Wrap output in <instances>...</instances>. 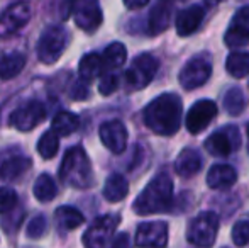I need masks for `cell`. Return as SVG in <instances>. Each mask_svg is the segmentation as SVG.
<instances>
[{
  "mask_svg": "<svg viewBox=\"0 0 249 248\" xmlns=\"http://www.w3.org/2000/svg\"><path fill=\"white\" fill-rule=\"evenodd\" d=\"M183 117L181 99L177 94H163L151 100L144 107L142 119L153 133L160 136H171L180 129Z\"/></svg>",
  "mask_w": 249,
  "mask_h": 248,
  "instance_id": "obj_1",
  "label": "cell"
},
{
  "mask_svg": "<svg viewBox=\"0 0 249 248\" xmlns=\"http://www.w3.org/2000/svg\"><path fill=\"white\" fill-rule=\"evenodd\" d=\"M173 206V182L168 173H158L134 201V211L139 216L171 211Z\"/></svg>",
  "mask_w": 249,
  "mask_h": 248,
  "instance_id": "obj_2",
  "label": "cell"
},
{
  "mask_svg": "<svg viewBox=\"0 0 249 248\" xmlns=\"http://www.w3.org/2000/svg\"><path fill=\"white\" fill-rule=\"evenodd\" d=\"M59 179L76 189H87L92 186V163H90L85 150L80 148V146H73L66 152L61 167H59Z\"/></svg>",
  "mask_w": 249,
  "mask_h": 248,
  "instance_id": "obj_3",
  "label": "cell"
},
{
  "mask_svg": "<svg viewBox=\"0 0 249 248\" xmlns=\"http://www.w3.org/2000/svg\"><path fill=\"white\" fill-rule=\"evenodd\" d=\"M217 231H219V216L213 211H203L190 221L187 240L194 247L210 248L215 243Z\"/></svg>",
  "mask_w": 249,
  "mask_h": 248,
  "instance_id": "obj_4",
  "label": "cell"
},
{
  "mask_svg": "<svg viewBox=\"0 0 249 248\" xmlns=\"http://www.w3.org/2000/svg\"><path fill=\"white\" fill-rule=\"evenodd\" d=\"M66 46H68V33L65 27L50 26L44 29V33L41 34L39 41H37V58L46 65H53L61 58Z\"/></svg>",
  "mask_w": 249,
  "mask_h": 248,
  "instance_id": "obj_5",
  "label": "cell"
},
{
  "mask_svg": "<svg viewBox=\"0 0 249 248\" xmlns=\"http://www.w3.org/2000/svg\"><path fill=\"white\" fill-rule=\"evenodd\" d=\"M158 68H160V61L149 53L139 55L132 65L125 72V83L131 87L132 90H141L148 87L151 80L154 78Z\"/></svg>",
  "mask_w": 249,
  "mask_h": 248,
  "instance_id": "obj_6",
  "label": "cell"
},
{
  "mask_svg": "<svg viewBox=\"0 0 249 248\" xmlns=\"http://www.w3.org/2000/svg\"><path fill=\"white\" fill-rule=\"evenodd\" d=\"M70 14L76 26L85 33L97 31L104 20L99 0H70Z\"/></svg>",
  "mask_w": 249,
  "mask_h": 248,
  "instance_id": "obj_7",
  "label": "cell"
},
{
  "mask_svg": "<svg viewBox=\"0 0 249 248\" xmlns=\"http://www.w3.org/2000/svg\"><path fill=\"white\" fill-rule=\"evenodd\" d=\"M121 218L115 214H104L97 218L83 235V245L85 248H104L107 240L115 231Z\"/></svg>",
  "mask_w": 249,
  "mask_h": 248,
  "instance_id": "obj_8",
  "label": "cell"
},
{
  "mask_svg": "<svg viewBox=\"0 0 249 248\" xmlns=\"http://www.w3.org/2000/svg\"><path fill=\"white\" fill-rule=\"evenodd\" d=\"M212 75V65L205 57H195L192 58L187 65L181 68L178 80L180 85L187 90H195L202 87Z\"/></svg>",
  "mask_w": 249,
  "mask_h": 248,
  "instance_id": "obj_9",
  "label": "cell"
},
{
  "mask_svg": "<svg viewBox=\"0 0 249 248\" xmlns=\"http://www.w3.org/2000/svg\"><path fill=\"white\" fill-rule=\"evenodd\" d=\"M44 117H46V107L43 106V102L29 100V102L22 104L10 114L9 123L19 131H31L39 123H43Z\"/></svg>",
  "mask_w": 249,
  "mask_h": 248,
  "instance_id": "obj_10",
  "label": "cell"
},
{
  "mask_svg": "<svg viewBox=\"0 0 249 248\" xmlns=\"http://www.w3.org/2000/svg\"><path fill=\"white\" fill-rule=\"evenodd\" d=\"M241 145V134L236 126H226V129L210 134L205 141V150L212 156H229Z\"/></svg>",
  "mask_w": 249,
  "mask_h": 248,
  "instance_id": "obj_11",
  "label": "cell"
},
{
  "mask_svg": "<svg viewBox=\"0 0 249 248\" xmlns=\"http://www.w3.org/2000/svg\"><path fill=\"white\" fill-rule=\"evenodd\" d=\"M31 19V7L27 2H16L0 14V36H10L22 29Z\"/></svg>",
  "mask_w": 249,
  "mask_h": 248,
  "instance_id": "obj_12",
  "label": "cell"
},
{
  "mask_svg": "<svg viewBox=\"0 0 249 248\" xmlns=\"http://www.w3.org/2000/svg\"><path fill=\"white\" fill-rule=\"evenodd\" d=\"M168 243V225L164 221L141 223L136 229V245L141 248H164Z\"/></svg>",
  "mask_w": 249,
  "mask_h": 248,
  "instance_id": "obj_13",
  "label": "cell"
},
{
  "mask_svg": "<svg viewBox=\"0 0 249 248\" xmlns=\"http://www.w3.org/2000/svg\"><path fill=\"white\" fill-rule=\"evenodd\" d=\"M215 116H217L215 102L210 99H202L188 109L185 124H187V129L192 134H198V133H202L210 124V121Z\"/></svg>",
  "mask_w": 249,
  "mask_h": 248,
  "instance_id": "obj_14",
  "label": "cell"
},
{
  "mask_svg": "<svg viewBox=\"0 0 249 248\" xmlns=\"http://www.w3.org/2000/svg\"><path fill=\"white\" fill-rule=\"evenodd\" d=\"M31 167V160L19 150H5L0 153V179L16 180L26 173Z\"/></svg>",
  "mask_w": 249,
  "mask_h": 248,
  "instance_id": "obj_15",
  "label": "cell"
},
{
  "mask_svg": "<svg viewBox=\"0 0 249 248\" xmlns=\"http://www.w3.org/2000/svg\"><path fill=\"white\" fill-rule=\"evenodd\" d=\"M99 134L105 148L115 155H121L127 146V129L119 119H112L102 124Z\"/></svg>",
  "mask_w": 249,
  "mask_h": 248,
  "instance_id": "obj_16",
  "label": "cell"
},
{
  "mask_svg": "<svg viewBox=\"0 0 249 248\" xmlns=\"http://www.w3.org/2000/svg\"><path fill=\"white\" fill-rule=\"evenodd\" d=\"M224 41L229 48H239L249 43V5L236 12L224 36Z\"/></svg>",
  "mask_w": 249,
  "mask_h": 248,
  "instance_id": "obj_17",
  "label": "cell"
},
{
  "mask_svg": "<svg viewBox=\"0 0 249 248\" xmlns=\"http://www.w3.org/2000/svg\"><path fill=\"white\" fill-rule=\"evenodd\" d=\"M177 0H158L148 17V33L151 36L161 34L170 27Z\"/></svg>",
  "mask_w": 249,
  "mask_h": 248,
  "instance_id": "obj_18",
  "label": "cell"
},
{
  "mask_svg": "<svg viewBox=\"0 0 249 248\" xmlns=\"http://www.w3.org/2000/svg\"><path fill=\"white\" fill-rule=\"evenodd\" d=\"M203 17H205V10L202 5H190L185 10H180L175 20V27H177L178 36H190L195 31L202 26Z\"/></svg>",
  "mask_w": 249,
  "mask_h": 248,
  "instance_id": "obj_19",
  "label": "cell"
},
{
  "mask_svg": "<svg viewBox=\"0 0 249 248\" xmlns=\"http://www.w3.org/2000/svg\"><path fill=\"white\" fill-rule=\"evenodd\" d=\"M237 172L231 165L226 163H219V165L210 167L209 173H207V186L215 191H222V189H229L236 184Z\"/></svg>",
  "mask_w": 249,
  "mask_h": 248,
  "instance_id": "obj_20",
  "label": "cell"
},
{
  "mask_svg": "<svg viewBox=\"0 0 249 248\" xmlns=\"http://www.w3.org/2000/svg\"><path fill=\"white\" fill-rule=\"evenodd\" d=\"M200 169H202V156L194 148H185L178 155V158L175 160V170H177L178 175L185 177V179L197 175Z\"/></svg>",
  "mask_w": 249,
  "mask_h": 248,
  "instance_id": "obj_21",
  "label": "cell"
},
{
  "mask_svg": "<svg viewBox=\"0 0 249 248\" xmlns=\"http://www.w3.org/2000/svg\"><path fill=\"white\" fill-rule=\"evenodd\" d=\"M78 73H80V80L83 82H92L97 76H100L104 73V61L99 53H89L80 60L78 65Z\"/></svg>",
  "mask_w": 249,
  "mask_h": 248,
  "instance_id": "obj_22",
  "label": "cell"
},
{
  "mask_svg": "<svg viewBox=\"0 0 249 248\" xmlns=\"http://www.w3.org/2000/svg\"><path fill=\"white\" fill-rule=\"evenodd\" d=\"M26 66V57L22 53H7L0 57V78L10 80L17 76Z\"/></svg>",
  "mask_w": 249,
  "mask_h": 248,
  "instance_id": "obj_23",
  "label": "cell"
},
{
  "mask_svg": "<svg viewBox=\"0 0 249 248\" xmlns=\"http://www.w3.org/2000/svg\"><path fill=\"white\" fill-rule=\"evenodd\" d=\"M129 192V184L121 173H112L107 179L104 187V197L108 202H119L127 195Z\"/></svg>",
  "mask_w": 249,
  "mask_h": 248,
  "instance_id": "obj_24",
  "label": "cell"
},
{
  "mask_svg": "<svg viewBox=\"0 0 249 248\" xmlns=\"http://www.w3.org/2000/svg\"><path fill=\"white\" fill-rule=\"evenodd\" d=\"M54 218L58 221V225L61 226L65 231H71L76 229L78 226H82L85 223V216L75 208H70V206H61V208L56 209Z\"/></svg>",
  "mask_w": 249,
  "mask_h": 248,
  "instance_id": "obj_25",
  "label": "cell"
},
{
  "mask_svg": "<svg viewBox=\"0 0 249 248\" xmlns=\"http://www.w3.org/2000/svg\"><path fill=\"white\" fill-rule=\"evenodd\" d=\"M127 60V50L122 43H112L105 48L104 55H102V61H104V70H117Z\"/></svg>",
  "mask_w": 249,
  "mask_h": 248,
  "instance_id": "obj_26",
  "label": "cell"
},
{
  "mask_svg": "<svg viewBox=\"0 0 249 248\" xmlns=\"http://www.w3.org/2000/svg\"><path fill=\"white\" fill-rule=\"evenodd\" d=\"M78 124H80V119L76 114L68 113V111H61V113L56 114L54 119H53L51 131L56 133L58 136H68L76 131Z\"/></svg>",
  "mask_w": 249,
  "mask_h": 248,
  "instance_id": "obj_27",
  "label": "cell"
},
{
  "mask_svg": "<svg viewBox=\"0 0 249 248\" xmlns=\"http://www.w3.org/2000/svg\"><path fill=\"white\" fill-rule=\"evenodd\" d=\"M226 70L234 78H244L249 73V53L243 51H234L227 57Z\"/></svg>",
  "mask_w": 249,
  "mask_h": 248,
  "instance_id": "obj_28",
  "label": "cell"
},
{
  "mask_svg": "<svg viewBox=\"0 0 249 248\" xmlns=\"http://www.w3.org/2000/svg\"><path fill=\"white\" fill-rule=\"evenodd\" d=\"M33 192H34V195H36L37 201L50 202L54 199L58 189H56V184H54V180H53V177L48 175V173H43V175L37 177L36 182H34Z\"/></svg>",
  "mask_w": 249,
  "mask_h": 248,
  "instance_id": "obj_29",
  "label": "cell"
},
{
  "mask_svg": "<svg viewBox=\"0 0 249 248\" xmlns=\"http://www.w3.org/2000/svg\"><path fill=\"white\" fill-rule=\"evenodd\" d=\"M246 107V97L244 92L239 87H232L226 92L224 95V109L231 114V116H239Z\"/></svg>",
  "mask_w": 249,
  "mask_h": 248,
  "instance_id": "obj_30",
  "label": "cell"
},
{
  "mask_svg": "<svg viewBox=\"0 0 249 248\" xmlns=\"http://www.w3.org/2000/svg\"><path fill=\"white\" fill-rule=\"evenodd\" d=\"M58 148H59V136L53 131L44 133L39 141H37V153L46 160H51L56 155Z\"/></svg>",
  "mask_w": 249,
  "mask_h": 248,
  "instance_id": "obj_31",
  "label": "cell"
},
{
  "mask_svg": "<svg viewBox=\"0 0 249 248\" xmlns=\"http://www.w3.org/2000/svg\"><path fill=\"white\" fill-rule=\"evenodd\" d=\"M232 242L236 247H246L249 245V221H239L232 228Z\"/></svg>",
  "mask_w": 249,
  "mask_h": 248,
  "instance_id": "obj_32",
  "label": "cell"
},
{
  "mask_svg": "<svg viewBox=\"0 0 249 248\" xmlns=\"http://www.w3.org/2000/svg\"><path fill=\"white\" fill-rule=\"evenodd\" d=\"M46 229H48L46 218H44V216H41V214L34 216V218L29 221V225H27V236H29V238L37 240V238H41L44 233H46Z\"/></svg>",
  "mask_w": 249,
  "mask_h": 248,
  "instance_id": "obj_33",
  "label": "cell"
},
{
  "mask_svg": "<svg viewBox=\"0 0 249 248\" xmlns=\"http://www.w3.org/2000/svg\"><path fill=\"white\" fill-rule=\"evenodd\" d=\"M17 204V194L10 187H0V212H9Z\"/></svg>",
  "mask_w": 249,
  "mask_h": 248,
  "instance_id": "obj_34",
  "label": "cell"
},
{
  "mask_svg": "<svg viewBox=\"0 0 249 248\" xmlns=\"http://www.w3.org/2000/svg\"><path fill=\"white\" fill-rule=\"evenodd\" d=\"M117 85H119L117 75H114V73H105L100 78L99 90L102 95H110V94H114L115 90H117Z\"/></svg>",
  "mask_w": 249,
  "mask_h": 248,
  "instance_id": "obj_35",
  "label": "cell"
},
{
  "mask_svg": "<svg viewBox=\"0 0 249 248\" xmlns=\"http://www.w3.org/2000/svg\"><path fill=\"white\" fill-rule=\"evenodd\" d=\"M70 95H71L73 99H76V100L87 99V97L90 95V90H89V85H87V82H83V80H78V82L73 83Z\"/></svg>",
  "mask_w": 249,
  "mask_h": 248,
  "instance_id": "obj_36",
  "label": "cell"
},
{
  "mask_svg": "<svg viewBox=\"0 0 249 248\" xmlns=\"http://www.w3.org/2000/svg\"><path fill=\"white\" fill-rule=\"evenodd\" d=\"M110 248H131V238L127 233H119L112 242Z\"/></svg>",
  "mask_w": 249,
  "mask_h": 248,
  "instance_id": "obj_37",
  "label": "cell"
},
{
  "mask_svg": "<svg viewBox=\"0 0 249 248\" xmlns=\"http://www.w3.org/2000/svg\"><path fill=\"white\" fill-rule=\"evenodd\" d=\"M124 5L131 10H138V9H142L144 5H148L149 0H122Z\"/></svg>",
  "mask_w": 249,
  "mask_h": 248,
  "instance_id": "obj_38",
  "label": "cell"
},
{
  "mask_svg": "<svg viewBox=\"0 0 249 248\" xmlns=\"http://www.w3.org/2000/svg\"><path fill=\"white\" fill-rule=\"evenodd\" d=\"M209 5H217V3H220V2H224V0H205Z\"/></svg>",
  "mask_w": 249,
  "mask_h": 248,
  "instance_id": "obj_39",
  "label": "cell"
},
{
  "mask_svg": "<svg viewBox=\"0 0 249 248\" xmlns=\"http://www.w3.org/2000/svg\"><path fill=\"white\" fill-rule=\"evenodd\" d=\"M248 136H249V124H248Z\"/></svg>",
  "mask_w": 249,
  "mask_h": 248,
  "instance_id": "obj_40",
  "label": "cell"
}]
</instances>
